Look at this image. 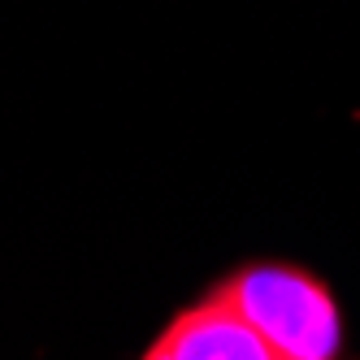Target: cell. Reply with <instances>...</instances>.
Instances as JSON below:
<instances>
[{"instance_id":"obj_2","label":"cell","mask_w":360,"mask_h":360,"mask_svg":"<svg viewBox=\"0 0 360 360\" xmlns=\"http://www.w3.org/2000/svg\"><path fill=\"white\" fill-rule=\"evenodd\" d=\"M143 360H282L221 295L178 313Z\"/></svg>"},{"instance_id":"obj_1","label":"cell","mask_w":360,"mask_h":360,"mask_svg":"<svg viewBox=\"0 0 360 360\" xmlns=\"http://www.w3.org/2000/svg\"><path fill=\"white\" fill-rule=\"evenodd\" d=\"M282 360H334L343 321L330 291L291 265H252L217 291Z\"/></svg>"}]
</instances>
